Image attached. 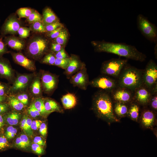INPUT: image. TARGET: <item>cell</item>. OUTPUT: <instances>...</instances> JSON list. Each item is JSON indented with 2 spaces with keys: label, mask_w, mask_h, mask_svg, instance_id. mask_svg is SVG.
<instances>
[{
  "label": "cell",
  "mask_w": 157,
  "mask_h": 157,
  "mask_svg": "<svg viewBox=\"0 0 157 157\" xmlns=\"http://www.w3.org/2000/svg\"><path fill=\"white\" fill-rule=\"evenodd\" d=\"M95 50L99 52L114 54L127 59L142 62L145 60L146 56L139 51L134 46L124 43L94 42L92 43Z\"/></svg>",
  "instance_id": "6da1fadb"
},
{
  "label": "cell",
  "mask_w": 157,
  "mask_h": 157,
  "mask_svg": "<svg viewBox=\"0 0 157 157\" xmlns=\"http://www.w3.org/2000/svg\"><path fill=\"white\" fill-rule=\"evenodd\" d=\"M93 108L100 117L109 122H117L114 112L113 103L110 94L100 90L95 93L93 97Z\"/></svg>",
  "instance_id": "7a4b0ae2"
},
{
  "label": "cell",
  "mask_w": 157,
  "mask_h": 157,
  "mask_svg": "<svg viewBox=\"0 0 157 157\" xmlns=\"http://www.w3.org/2000/svg\"><path fill=\"white\" fill-rule=\"evenodd\" d=\"M143 69H140L127 63L117 80V87L134 91L142 85Z\"/></svg>",
  "instance_id": "3957f363"
},
{
  "label": "cell",
  "mask_w": 157,
  "mask_h": 157,
  "mask_svg": "<svg viewBox=\"0 0 157 157\" xmlns=\"http://www.w3.org/2000/svg\"><path fill=\"white\" fill-rule=\"evenodd\" d=\"M48 44L47 39L40 35H34L30 38L26 44V53L32 58L39 59L47 51Z\"/></svg>",
  "instance_id": "277c9868"
},
{
  "label": "cell",
  "mask_w": 157,
  "mask_h": 157,
  "mask_svg": "<svg viewBox=\"0 0 157 157\" xmlns=\"http://www.w3.org/2000/svg\"><path fill=\"white\" fill-rule=\"evenodd\" d=\"M138 28L142 34L148 40L157 43V28L147 18L142 14L138 15L137 19Z\"/></svg>",
  "instance_id": "5b68a950"
},
{
  "label": "cell",
  "mask_w": 157,
  "mask_h": 157,
  "mask_svg": "<svg viewBox=\"0 0 157 157\" xmlns=\"http://www.w3.org/2000/svg\"><path fill=\"white\" fill-rule=\"evenodd\" d=\"M128 61L127 59L119 58L106 61L102 65L101 72L104 75L117 78Z\"/></svg>",
  "instance_id": "8992f818"
},
{
  "label": "cell",
  "mask_w": 157,
  "mask_h": 157,
  "mask_svg": "<svg viewBox=\"0 0 157 157\" xmlns=\"http://www.w3.org/2000/svg\"><path fill=\"white\" fill-rule=\"evenodd\" d=\"M142 81V85L150 91L157 83V65L152 59L149 61L143 69Z\"/></svg>",
  "instance_id": "52a82bcc"
},
{
  "label": "cell",
  "mask_w": 157,
  "mask_h": 157,
  "mask_svg": "<svg viewBox=\"0 0 157 157\" xmlns=\"http://www.w3.org/2000/svg\"><path fill=\"white\" fill-rule=\"evenodd\" d=\"M89 85L110 93L117 87V80L104 75L91 81L90 82Z\"/></svg>",
  "instance_id": "ba28073f"
},
{
  "label": "cell",
  "mask_w": 157,
  "mask_h": 157,
  "mask_svg": "<svg viewBox=\"0 0 157 157\" xmlns=\"http://www.w3.org/2000/svg\"><path fill=\"white\" fill-rule=\"evenodd\" d=\"M21 22L16 15L12 14L5 19L0 31L1 37L3 38L7 34H16L19 28L22 27Z\"/></svg>",
  "instance_id": "9c48e42d"
},
{
  "label": "cell",
  "mask_w": 157,
  "mask_h": 157,
  "mask_svg": "<svg viewBox=\"0 0 157 157\" xmlns=\"http://www.w3.org/2000/svg\"><path fill=\"white\" fill-rule=\"evenodd\" d=\"M134 91L129 89L117 87L110 94L113 100L129 104L133 101Z\"/></svg>",
  "instance_id": "30bf717a"
},
{
  "label": "cell",
  "mask_w": 157,
  "mask_h": 157,
  "mask_svg": "<svg viewBox=\"0 0 157 157\" xmlns=\"http://www.w3.org/2000/svg\"><path fill=\"white\" fill-rule=\"evenodd\" d=\"M70 81L74 86L83 90H86L90 82L86 69L84 66L70 78Z\"/></svg>",
  "instance_id": "8fae6325"
},
{
  "label": "cell",
  "mask_w": 157,
  "mask_h": 157,
  "mask_svg": "<svg viewBox=\"0 0 157 157\" xmlns=\"http://www.w3.org/2000/svg\"><path fill=\"white\" fill-rule=\"evenodd\" d=\"M32 76L28 74H20L17 76L13 85L9 88L8 93H15L25 90L31 79Z\"/></svg>",
  "instance_id": "7c38bea8"
},
{
  "label": "cell",
  "mask_w": 157,
  "mask_h": 157,
  "mask_svg": "<svg viewBox=\"0 0 157 157\" xmlns=\"http://www.w3.org/2000/svg\"><path fill=\"white\" fill-rule=\"evenodd\" d=\"M151 96L150 90L142 85L134 91L133 101L145 106L148 104Z\"/></svg>",
  "instance_id": "4fadbf2b"
},
{
  "label": "cell",
  "mask_w": 157,
  "mask_h": 157,
  "mask_svg": "<svg viewBox=\"0 0 157 157\" xmlns=\"http://www.w3.org/2000/svg\"><path fill=\"white\" fill-rule=\"evenodd\" d=\"M57 80L56 76L48 72L43 73L41 77V86L44 91L47 93L52 92L56 88Z\"/></svg>",
  "instance_id": "5bb4252c"
},
{
  "label": "cell",
  "mask_w": 157,
  "mask_h": 157,
  "mask_svg": "<svg viewBox=\"0 0 157 157\" xmlns=\"http://www.w3.org/2000/svg\"><path fill=\"white\" fill-rule=\"evenodd\" d=\"M0 77L10 82L14 78V72L8 60L0 57Z\"/></svg>",
  "instance_id": "9a60e30c"
},
{
  "label": "cell",
  "mask_w": 157,
  "mask_h": 157,
  "mask_svg": "<svg viewBox=\"0 0 157 157\" xmlns=\"http://www.w3.org/2000/svg\"><path fill=\"white\" fill-rule=\"evenodd\" d=\"M12 55L14 60L18 64L31 71L35 70L34 61L28 58L22 53H13L12 54Z\"/></svg>",
  "instance_id": "2e32d148"
},
{
  "label": "cell",
  "mask_w": 157,
  "mask_h": 157,
  "mask_svg": "<svg viewBox=\"0 0 157 157\" xmlns=\"http://www.w3.org/2000/svg\"><path fill=\"white\" fill-rule=\"evenodd\" d=\"M3 41L6 45L18 51L23 49L26 45L25 40L13 35L4 37Z\"/></svg>",
  "instance_id": "e0dca14e"
},
{
  "label": "cell",
  "mask_w": 157,
  "mask_h": 157,
  "mask_svg": "<svg viewBox=\"0 0 157 157\" xmlns=\"http://www.w3.org/2000/svg\"><path fill=\"white\" fill-rule=\"evenodd\" d=\"M70 58V61L64 72V74L67 78H69L83 66L81 65L79 61L76 57L73 56Z\"/></svg>",
  "instance_id": "ac0fdd59"
},
{
  "label": "cell",
  "mask_w": 157,
  "mask_h": 157,
  "mask_svg": "<svg viewBox=\"0 0 157 157\" xmlns=\"http://www.w3.org/2000/svg\"><path fill=\"white\" fill-rule=\"evenodd\" d=\"M141 120L142 125L146 128L151 127L155 120V115L154 112L149 110H146L142 113Z\"/></svg>",
  "instance_id": "d6986e66"
},
{
  "label": "cell",
  "mask_w": 157,
  "mask_h": 157,
  "mask_svg": "<svg viewBox=\"0 0 157 157\" xmlns=\"http://www.w3.org/2000/svg\"><path fill=\"white\" fill-rule=\"evenodd\" d=\"M61 101L64 108L70 109L74 108L77 103V99L75 95L68 93L63 96Z\"/></svg>",
  "instance_id": "ffe728a7"
},
{
  "label": "cell",
  "mask_w": 157,
  "mask_h": 157,
  "mask_svg": "<svg viewBox=\"0 0 157 157\" xmlns=\"http://www.w3.org/2000/svg\"><path fill=\"white\" fill-rule=\"evenodd\" d=\"M42 18L44 25L58 21L56 15L51 9L48 7L45 8L43 10Z\"/></svg>",
  "instance_id": "44dd1931"
},
{
  "label": "cell",
  "mask_w": 157,
  "mask_h": 157,
  "mask_svg": "<svg viewBox=\"0 0 157 157\" xmlns=\"http://www.w3.org/2000/svg\"><path fill=\"white\" fill-rule=\"evenodd\" d=\"M129 106L127 104L119 102H115L113 105L114 113L118 116L123 117L127 114Z\"/></svg>",
  "instance_id": "7402d4cb"
},
{
  "label": "cell",
  "mask_w": 157,
  "mask_h": 157,
  "mask_svg": "<svg viewBox=\"0 0 157 157\" xmlns=\"http://www.w3.org/2000/svg\"><path fill=\"white\" fill-rule=\"evenodd\" d=\"M44 104L46 111L49 114L54 111L62 113L63 110L54 101L49 99H44Z\"/></svg>",
  "instance_id": "603a6c76"
},
{
  "label": "cell",
  "mask_w": 157,
  "mask_h": 157,
  "mask_svg": "<svg viewBox=\"0 0 157 157\" xmlns=\"http://www.w3.org/2000/svg\"><path fill=\"white\" fill-rule=\"evenodd\" d=\"M130 104L127 115L132 119L137 120L139 115L140 107L139 104L133 101Z\"/></svg>",
  "instance_id": "cb8c5ba5"
},
{
  "label": "cell",
  "mask_w": 157,
  "mask_h": 157,
  "mask_svg": "<svg viewBox=\"0 0 157 157\" xmlns=\"http://www.w3.org/2000/svg\"><path fill=\"white\" fill-rule=\"evenodd\" d=\"M3 116L5 122L11 125L17 124L20 117V113L16 112L8 113Z\"/></svg>",
  "instance_id": "d4e9b609"
},
{
  "label": "cell",
  "mask_w": 157,
  "mask_h": 157,
  "mask_svg": "<svg viewBox=\"0 0 157 157\" xmlns=\"http://www.w3.org/2000/svg\"><path fill=\"white\" fill-rule=\"evenodd\" d=\"M7 101L10 106L17 110H22L24 107V105L13 95L8 96Z\"/></svg>",
  "instance_id": "484cf974"
},
{
  "label": "cell",
  "mask_w": 157,
  "mask_h": 157,
  "mask_svg": "<svg viewBox=\"0 0 157 157\" xmlns=\"http://www.w3.org/2000/svg\"><path fill=\"white\" fill-rule=\"evenodd\" d=\"M15 144L19 148L25 149L30 145V141L26 135L23 134L16 138Z\"/></svg>",
  "instance_id": "4316f807"
},
{
  "label": "cell",
  "mask_w": 157,
  "mask_h": 157,
  "mask_svg": "<svg viewBox=\"0 0 157 157\" xmlns=\"http://www.w3.org/2000/svg\"><path fill=\"white\" fill-rule=\"evenodd\" d=\"M31 90L32 94L35 96L40 95L42 92L41 84L39 77L35 78L31 86Z\"/></svg>",
  "instance_id": "83f0119b"
},
{
  "label": "cell",
  "mask_w": 157,
  "mask_h": 157,
  "mask_svg": "<svg viewBox=\"0 0 157 157\" xmlns=\"http://www.w3.org/2000/svg\"><path fill=\"white\" fill-rule=\"evenodd\" d=\"M33 104L41 115H46L49 114L45 110L44 99L41 98H37L35 99Z\"/></svg>",
  "instance_id": "f1b7e54d"
},
{
  "label": "cell",
  "mask_w": 157,
  "mask_h": 157,
  "mask_svg": "<svg viewBox=\"0 0 157 157\" xmlns=\"http://www.w3.org/2000/svg\"><path fill=\"white\" fill-rule=\"evenodd\" d=\"M26 21L30 24L38 22H43V18L37 10L33 9L32 13L26 18Z\"/></svg>",
  "instance_id": "f546056e"
},
{
  "label": "cell",
  "mask_w": 157,
  "mask_h": 157,
  "mask_svg": "<svg viewBox=\"0 0 157 157\" xmlns=\"http://www.w3.org/2000/svg\"><path fill=\"white\" fill-rule=\"evenodd\" d=\"M30 24L29 28L31 30L40 33L46 32L44 25L42 22H36Z\"/></svg>",
  "instance_id": "4dcf8cb0"
},
{
  "label": "cell",
  "mask_w": 157,
  "mask_h": 157,
  "mask_svg": "<svg viewBox=\"0 0 157 157\" xmlns=\"http://www.w3.org/2000/svg\"><path fill=\"white\" fill-rule=\"evenodd\" d=\"M33 10V9L29 8H21L17 10L16 13L18 15L19 19L24 17L27 18L32 13Z\"/></svg>",
  "instance_id": "1f68e13d"
},
{
  "label": "cell",
  "mask_w": 157,
  "mask_h": 157,
  "mask_svg": "<svg viewBox=\"0 0 157 157\" xmlns=\"http://www.w3.org/2000/svg\"><path fill=\"white\" fill-rule=\"evenodd\" d=\"M70 60V57L63 59L56 58L54 65L65 69L67 67Z\"/></svg>",
  "instance_id": "d6a6232c"
},
{
  "label": "cell",
  "mask_w": 157,
  "mask_h": 157,
  "mask_svg": "<svg viewBox=\"0 0 157 157\" xmlns=\"http://www.w3.org/2000/svg\"><path fill=\"white\" fill-rule=\"evenodd\" d=\"M68 36L67 32L66 30H62L59 35L55 39L57 43L61 45L65 44L67 41Z\"/></svg>",
  "instance_id": "836d02e7"
},
{
  "label": "cell",
  "mask_w": 157,
  "mask_h": 157,
  "mask_svg": "<svg viewBox=\"0 0 157 157\" xmlns=\"http://www.w3.org/2000/svg\"><path fill=\"white\" fill-rule=\"evenodd\" d=\"M17 132V129L15 128L10 126L6 128L4 135L7 139H10L15 137Z\"/></svg>",
  "instance_id": "e575fe53"
},
{
  "label": "cell",
  "mask_w": 157,
  "mask_h": 157,
  "mask_svg": "<svg viewBox=\"0 0 157 157\" xmlns=\"http://www.w3.org/2000/svg\"><path fill=\"white\" fill-rule=\"evenodd\" d=\"M56 58L52 53H49L46 55L42 59L41 62L42 63L54 65Z\"/></svg>",
  "instance_id": "d590c367"
},
{
  "label": "cell",
  "mask_w": 157,
  "mask_h": 157,
  "mask_svg": "<svg viewBox=\"0 0 157 157\" xmlns=\"http://www.w3.org/2000/svg\"><path fill=\"white\" fill-rule=\"evenodd\" d=\"M31 31L30 28L25 27H20L17 31L20 38L23 39L28 37L30 35Z\"/></svg>",
  "instance_id": "8d00e7d4"
},
{
  "label": "cell",
  "mask_w": 157,
  "mask_h": 157,
  "mask_svg": "<svg viewBox=\"0 0 157 157\" xmlns=\"http://www.w3.org/2000/svg\"><path fill=\"white\" fill-rule=\"evenodd\" d=\"M46 32H50L57 28L62 27V24L58 21L44 25Z\"/></svg>",
  "instance_id": "74e56055"
},
{
  "label": "cell",
  "mask_w": 157,
  "mask_h": 157,
  "mask_svg": "<svg viewBox=\"0 0 157 157\" xmlns=\"http://www.w3.org/2000/svg\"><path fill=\"white\" fill-rule=\"evenodd\" d=\"M7 140L4 135H0V151H4L9 147Z\"/></svg>",
  "instance_id": "f35d334b"
},
{
  "label": "cell",
  "mask_w": 157,
  "mask_h": 157,
  "mask_svg": "<svg viewBox=\"0 0 157 157\" xmlns=\"http://www.w3.org/2000/svg\"><path fill=\"white\" fill-rule=\"evenodd\" d=\"M32 120L27 117L24 132L27 135L31 136L33 135V130L31 128Z\"/></svg>",
  "instance_id": "ab89813d"
},
{
  "label": "cell",
  "mask_w": 157,
  "mask_h": 157,
  "mask_svg": "<svg viewBox=\"0 0 157 157\" xmlns=\"http://www.w3.org/2000/svg\"><path fill=\"white\" fill-rule=\"evenodd\" d=\"M28 113L31 117L33 118L41 115L39 111L35 108L33 103L31 104L29 107Z\"/></svg>",
  "instance_id": "60d3db41"
},
{
  "label": "cell",
  "mask_w": 157,
  "mask_h": 157,
  "mask_svg": "<svg viewBox=\"0 0 157 157\" xmlns=\"http://www.w3.org/2000/svg\"><path fill=\"white\" fill-rule=\"evenodd\" d=\"M148 104H149L151 108L155 111L157 110V94L153 95L151 97Z\"/></svg>",
  "instance_id": "b9f144b4"
},
{
  "label": "cell",
  "mask_w": 157,
  "mask_h": 157,
  "mask_svg": "<svg viewBox=\"0 0 157 157\" xmlns=\"http://www.w3.org/2000/svg\"><path fill=\"white\" fill-rule=\"evenodd\" d=\"M32 150L36 154L39 155L43 154L44 150L42 147L36 143H34L31 145Z\"/></svg>",
  "instance_id": "7bdbcfd3"
},
{
  "label": "cell",
  "mask_w": 157,
  "mask_h": 157,
  "mask_svg": "<svg viewBox=\"0 0 157 157\" xmlns=\"http://www.w3.org/2000/svg\"><path fill=\"white\" fill-rule=\"evenodd\" d=\"M9 88L6 83L0 82V96H8Z\"/></svg>",
  "instance_id": "ee69618b"
},
{
  "label": "cell",
  "mask_w": 157,
  "mask_h": 157,
  "mask_svg": "<svg viewBox=\"0 0 157 157\" xmlns=\"http://www.w3.org/2000/svg\"><path fill=\"white\" fill-rule=\"evenodd\" d=\"M15 97L24 105H27L28 102V95L25 93L17 94Z\"/></svg>",
  "instance_id": "f6af8a7d"
},
{
  "label": "cell",
  "mask_w": 157,
  "mask_h": 157,
  "mask_svg": "<svg viewBox=\"0 0 157 157\" xmlns=\"http://www.w3.org/2000/svg\"><path fill=\"white\" fill-rule=\"evenodd\" d=\"M10 106L8 103H0V115H3L8 113Z\"/></svg>",
  "instance_id": "bcb514c9"
},
{
  "label": "cell",
  "mask_w": 157,
  "mask_h": 157,
  "mask_svg": "<svg viewBox=\"0 0 157 157\" xmlns=\"http://www.w3.org/2000/svg\"><path fill=\"white\" fill-rule=\"evenodd\" d=\"M62 27H59L50 32H48L47 36L51 39H56L59 35L62 30Z\"/></svg>",
  "instance_id": "7dc6e473"
},
{
  "label": "cell",
  "mask_w": 157,
  "mask_h": 157,
  "mask_svg": "<svg viewBox=\"0 0 157 157\" xmlns=\"http://www.w3.org/2000/svg\"><path fill=\"white\" fill-rule=\"evenodd\" d=\"M3 38H0V57H2L3 55L8 52L7 45L3 41Z\"/></svg>",
  "instance_id": "c3c4849f"
},
{
  "label": "cell",
  "mask_w": 157,
  "mask_h": 157,
  "mask_svg": "<svg viewBox=\"0 0 157 157\" xmlns=\"http://www.w3.org/2000/svg\"><path fill=\"white\" fill-rule=\"evenodd\" d=\"M55 56L56 58L59 59H63L69 57L63 48L56 52Z\"/></svg>",
  "instance_id": "681fc988"
},
{
  "label": "cell",
  "mask_w": 157,
  "mask_h": 157,
  "mask_svg": "<svg viewBox=\"0 0 157 157\" xmlns=\"http://www.w3.org/2000/svg\"><path fill=\"white\" fill-rule=\"evenodd\" d=\"M39 132L42 136H46L47 134V127L45 123H42L39 128Z\"/></svg>",
  "instance_id": "f907efd6"
},
{
  "label": "cell",
  "mask_w": 157,
  "mask_h": 157,
  "mask_svg": "<svg viewBox=\"0 0 157 157\" xmlns=\"http://www.w3.org/2000/svg\"><path fill=\"white\" fill-rule=\"evenodd\" d=\"M42 122L39 120H35L32 121L31 128L32 130H37L40 128Z\"/></svg>",
  "instance_id": "816d5d0a"
},
{
  "label": "cell",
  "mask_w": 157,
  "mask_h": 157,
  "mask_svg": "<svg viewBox=\"0 0 157 157\" xmlns=\"http://www.w3.org/2000/svg\"><path fill=\"white\" fill-rule=\"evenodd\" d=\"M33 142L34 143L37 144L41 146L45 145V142L42 138L40 136H36L34 138Z\"/></svg>",
  "instance_id": "f5cc1de1"
},
{
  "label": "cell",
  "mask_w": 157,
  "mask_h": 157,
  "mask_svg": "<svg viewBox=\"0 0 157 157\" xmlns=\"http://www.w3.org/2000/svg\"><path fill=\"white\" fill-rule=\"evenodd\" d=\"M62 48L61 45L57 43H52L51 44V49L53 51L57 52Z\"/></svg>",
  "instance_id": "db71d44e"
},
{
  "label": "cell",
  "mask_w": 157,
  "mask_h": 157,
  "mask_svg": "<svg viewBox=\"0 0 157 157\" xmlns=\"http://www.w3.org/2000/svg\"><path fill=\"white\" fill-rule=\"evenodd\" d=\"M5 122L3 116L0 115V131L2 129L5 125Z\"/></svg>",
  "instance_id": "11a10c76"
},
{
  "label": "cell",
  "mask_w": 157,
  "mask_h": 157,
  "mask_svg": "<svg viewBox=\"0 0 157 157\" xmlns=\"http://www.w3.org/2000/svg\"><path fill=\"white\" fill-rule=\"evenodd\" d=\"M152 96L157 94V83L155 84L150 90Z\"/></svg>",
  "instance_id": "9f6ffc18"
},
{
  "label": "cell",
  "mask_w": 157,
  "mask_h": 157,
  "mask_svg": "<svg viewBox=\"0 0 157 157\" xmlns=\"http://www.w3.org/2000/svg\"><path fill=\"white\" fill-rule=\"evenodd\" d=\"M8 96H0V103L6 102Z\"/></svg>",
  "instance_id": "6f0895ef"
},
{
  "label": "cell",
  "mask_w": 157,
  "mask_h": 157,
  "mask_svg": "<svg viewBox=\"0 0 157 157\" xmlns=\"http://www.w3.org/2000/svg\"><path fill=\"white\" fill-rule=\"evenodd\" d=\"M157 43H156V45L155 46V47H154V54H155V58H157Z\"/></svg>",
  "instance_id": "680465c9"
},
{
  "label": "cell",
  "mask_w": 157,
  "mask_h": 157,
  "mask_svg": "<svg viewBox=\"0 0 157 157\" xmlns=\"http://www.w3.org/2000/svg\"><path fill=\"white\" fill-rule=\"evenodd\" d=\"M1 38V35H0V38Z\"/></svg>",
  "instance_id": "91938a15"
}]
</instances>
